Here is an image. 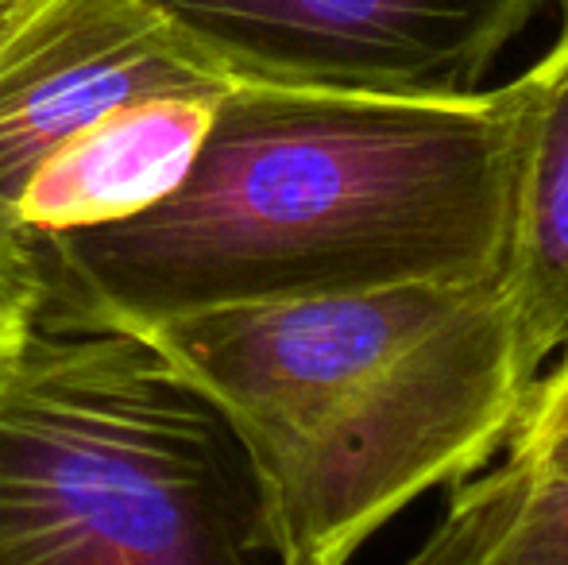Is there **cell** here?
<instances>
[{"mask_svg":"<svg viewBox=\"0 0 568 565\" xmlns=\"http://www.w3.org/2000/svg\"><path fill=\"white\" fill-rule=\"evenodd\" d=\"M518 90L236 82L171 198L31 244L47 299L120 325L406 283H495Z\"/></svg>","mask_w":568,"mask_h":565,"instance_id":"obj_1","label":"cell"},{"mask_svg":"<svg viewBox=\"0 0 568 565\" xmlns=\"http://www.w3.org/2000/svg\"><path fill=\"white\" fill-rule=\"evenodd\" d=\"M143 330L247 437L306 565L503 450L538 376L495 283L197 310Z\"/></svg>","mask_w":568,"mask_h":565,"instance_id":"obj_2","label":"cell"},{"mask_svg":"<svg viewBox=\"0 0 568 565\" xmlns=\"http://www.w3.org/2000/svg\"><path fill=\"white\" fill-rule=\"evenodd\" d=\"M43 299H47V286L36 260L16 256V252H0V356L28 330V322L43 306Z\"/></svg>","mask_w":568,"mask_h":565,"instance_id":"obj_10","label":"cell"},{"mask_svg":"<svg viewBox=\"0 0 568 565\" xmlns=\"http://www.w3.org/2000/svg\"><path fill=\"white\" fill-rule=\"evenodd\" d=\"M0 565H306L217 400L135 325L43 299L0 356Z\"/></svg>","mask_w":568,"mask_h":565,"instance_id":"obj_3","label":"cell"},{"mask_svg":"<svg viewBox=\"0 0 568 565\" xmlns=\"http://www.w3.org/2000/svg\"><path fill=\"white\" fill-rule=\"evenodd\" d=\"M503 453L568 468V345L530 384L515 426L503 442Z\"/></svg>","mask_w":568,"mask_h":565,"instance_id":"obj_9","label":"cell"},{"mask_svg":"<svg viewBox=\"0 0 568 565\" xmlns=\"http://www.w3.org/2000/svg\"><path fill=\"white\" fill-rule=\"evenodd\" d=\"M232 85L151 0H31L0 43V252L31 256L16 198L59 143L140 98Z\"/></svg>","mask_w":568,"mask_h":565,"instance_id":"obj_5","label":"cell"},{"mask_svg":"<svg viewBox=\"0 0 568 565\" xmlns=\"http://www.w3.org/2000/svg\"><path fill=\"white\" fill-rule=\"evenodd\" d=\"M515 90V167L499 286L526 364L538 376L568 345V20Z\"/></svg>","mask_w":568,"mask_h":565,"instance_id":"obj_7","label":"cell"},{"mask_svg":"<svg viewBox=\"0 0 568 565\" xmlns=\"http://www.w3.org/2000/svg\"><path fill=\"white\" fill-rule=\"evenodd\" d=\"M403 565H568V468L515 453L476 468Z\"/></svg>","mask_w":568,"mask_h":565,"instance_id":"obj_8","label":"cell"},{"mask_svg":"<svg viewBox=\"0 0 568 565\" xmlns=\"http://www.w3.org/2000/svg\"><path fill=\"white\" fill-rule=\"evenodd\" d=\"M225 93H159L120 105L51 151L16 198L23 249L140 218L171 198Z\"/></svg>","mask_w":568,"mask_h":565,"instance_id":"obj_6","label":"cell"},{"mask_svg":"<svg viewBox=\"0 0 568 565\" xmlns=\"http://www.w3.org/2000/svg\"><path fill=\"white\" fill-rule=\"evenodd\" d=\"M232 82L460 98L554 0H151Z\"/></svg>","mask_w":568,"mask_h":565,"instance_id":"obj_4","label":"cell"},{"mask_svg":"<svg viewBox=\"0 0 568 565\" xmlns=\"http://www.w3.org/2000/svg\"><path fill=\"white\" fill-rule=\"evenodd\" d=\"M28 4H31V0H0V43H4V36L12 31V23L20 20Z\"/></svg>","mask_w":568,"mask_h":565,"instance_id":"obj_11","label":"cell"}]
</instances>
